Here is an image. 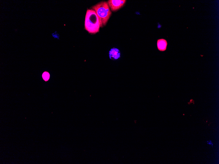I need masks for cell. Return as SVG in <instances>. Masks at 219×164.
Instances as JSON below:
<instances>
[{
  "label": "cell",
  "instance_id": "277c9868",
  "mask_svg": "<svg viewBox=\"0 0 219 164\" xmlns=\"http://www.w3.org/2000/svg\"><path fill=\"white\" fill-rule=\"evenodd\" d=\"M121 53L119 49L116 48L111 49L109 52V58L111 59L116 60L120 57Z\"/></svg>",
  "mask_w": 219,
  "mask_h": 164
},
{
  "label": "cell",
  "instance_id": "6da1fadb",
  "mask_svg": "<svg viewBox=\"0 0 219 164\" xmlns=\"http://www.w3.org/2000/svg\"><path fill=\"white\" fill-rule=\"evenodd\" d=\"M100 23L95 11H87L85 20V29L90 33L95 34L100 31Z\"/></svg>",
  "mask_w": 219,
  "mask_h": 164
},
{
  "label": "cell",
  "instance_id": "52a82bcc",
  "mask_svg": "<svg viewBox=\"0 0 219 164\" xmlns=\"http://www.w3.org/2000/svg\"><path fill=\"white\" fill-rule=\"evenodd\" d=\"M207 144H208V145H209L212 146V147H213L214 144L213 143H212V140H208L207 141Z\"/></svg>",
  "mask_w": 219,
  "mask_h": 164
},
{
  "label": "cell",
  "instance_id": "7a4b0ae2",
  "mask_svg": "<svg viewBox=\"0 0 219 164\" xmlns=\"http://www.w3.org/2000/svg\"><path fill=\"white\" fill-rule=\"evenodd\" d=\"M92 9L95 11L99 18L100 27L103 28L106 25L112 14L108 2L104 1L98 3L93 6Z\"/></svg>",
  "mask_w": 219,
  "mask_h": 164
},
{
  "label": "cell",
  "instance_id": "8992f818",
  "mask_svg": "<svg viewBox=\"0 0 219 164\" xmlns=\"http://www.w3.org/2000/svg\"><path fill=\"white\" fill-rule=\"evenodd\" d=\"M50 75L47 72H44L43 75V79L45 81H47L49 79Z\"/></svg>",
  "mask_w": 219,
  "mask_h": 164
},
{
  "label": "cell",
  "instance_id": "3957f363",
  "mask_svg": "<svg viewBox=\"0 0 219 164\" xmlns=\"http://www.w3.org/2000/svg\"><path fill=\"white\" fill-rule=\"evenodd\" d=\"M126 0H109L108 2L110 8L113 12L121 8L126 2Z\"/></svg>",
  "mask_w": 219,
  "mask_h": 164
},
{
  "label": "cell",
  "instance_id": "5b68a950",
  "mask_svg": "<svg viewBox=\"0 0 219 164\" xmlns=\"http://www.w3.org/2000/svg\"><path fill=\"white\" fill-rule=\"evenodd\" d=\"M168 45L167 40L164 39H160L157 41V46L158 50L164 52L167 50Z\"/></svg>",
  "mask_w": 219,
  "mask_h": 164
},
{
  "label": "cell",
  "instance_id": "ba28073f",
  "mask_svg": "<svg viewBox=\"0 0 219 164\" xmlns=\"http://www.w3.org/2000/svg\"><path fill=\"white\" fill-rule=\"evenodd\" d=\"M192 102L194 103V101H193V100H191L190 102L188 104H190L191 103H192Z\"/></svg>",
  "mask_w": 219,
  "mask_h": 164
}]
</instances>
